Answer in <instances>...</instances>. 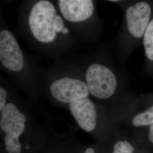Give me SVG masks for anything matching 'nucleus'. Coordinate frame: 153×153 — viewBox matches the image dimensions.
Instances as JSON below:
<instances>
[{
	"label": "nucleus",
	"instance_id": "2",
	"mask_svg": "<svg viewBox=\"0 0 153 153\" xmlns=\"http://www.w3.org/2000/svg\"><path fill=\"white\" fill-rule=\"evenodd\" d=\"M28 23L33 38L44 44L53 42L58 33L66 35L69 31L53 4L48 0H40L34 4L28 15Z\"/></svg>",
	"mask_w": 153,
	"mask_h": 153
},
{
	"label": "nucleus",
	"instance_id": "9",
	"mask_svg": "<svg viewBox=\"0 0 153 153\" xmlns=\"http://www.w3.org/2000/svg\"><path fill=\"white\" fill-rule=\"evenodd\" d=\"M57 4L62 17L71 23L85 21L95 11V4L91 0H60Z\"/></svg>",
	"mask_w": 153,
	"mask_h": 153
},
{
	"label": "nucleus",
	"instance_id": "1",
	"mask_svg": "<svg viewBox=\"0 0 153 153\" xmlns=\"http://www.w3.org/2000/svg\"><path fill=\"white\" fill-rule=\"evenodd\" d=\"M124 20L119 34V50L124 58L129 57L142 41L153 16V0L123 2Z\"/></svg>",
	"mask_w": 153,
	"mask_h": 153
},
{
	"label": "nucleus",
	"instance_id": "3",
	"mask_svg": "<svg viewBox=\"0 0 153 153\" xmlns=\"http://www.w3.org/2000/svg\"><path fill=\"white\" fill-rule=\"evenodd\" d=\"M85 82L90 94L100 100L113 98L120 87L116 72L109 65L100 62L93 63L88 67Z\"/></svg>",
	"mask_w": 153,
	"mask_h": 153
},
{
	"label": "nucleus",
	"instance_id": "7",
	"mask_svg": "<svg viewBox=\"0 0 153 153\" xmlns=\"http://www.w3.org/2000/svg\"><path fill=\"white\" fill-rule=\"evenodd\" d=\"M0 61L4 68L13 72L21 71L25 64L19 44L7 30H2L0 32Z\"/></svg>",
	"mask_w": 153,
	"mask_h": 153
},
{
	"label": "nucleus",
	"instance_id": "5",
	"mask_svg": "<svg viewBox=\"0 0 153 153\" xmlns=\"http://www.w3.org/2000/svg\"><path fill=\"white\" fill-rule=\"evenodd\" d=\"M126 109V122L133 131L153 126V92L133 95Z\"/></svg>",
	"mask_w": 153,
	"mask_h": 153
},
{
	"label": "nucleus",
	"instance_id": "12",
	"mask_svg": "<svg viewBox=\"0 0 153 153\" xmlns=\"http://www.w3.org/2000/svg\"><path fill=\"white\" fill-rule=\"evenodd\" d=\"M133 138L149 153H153V126L133 131Z\"/></svg>",
	"mask_w": 153,
	"mask_h": 153
},
{
	"label": "nucleus",
	"instance_id": "4",
	"mask_svg": "<svg viewBox=\"0 0 153 153\" xmlns=\"http://www.w3.org/2000/svg\"><path fill=\"white\" fill-rule=\"evenodd\" d=\"M26 117L12 103H7L1 111L0 128L5 133V145L8 153H21L19 138L25 131Z\"/></svg>",
	"mask_w": 153,
	"mask_h": 153
},
{
	"label": "nucleus",
	"instance_id": "11",
	"mask_svg": "<svg viewBox=\"0 0 153 153\" xmlns=\"http://www.w3.org/2000/svg\"><path fill=\"white\" fill-rule=\"evenodd\" d=\"M111 153H149L133 138L131 141L121 139L114 143Z\"/></svg>",
	"mask_w": 153,
	"mask_h": 153
},
{
	"label": "nucleus",
	"instance_id": "8",
	"mask_svg": "<svg viewBox=\"0 0 153 153\" xmlns=\"http://www.w3.org/2000/svg\"><path fill=\"white\" fill-rule=\"evenodd\" d=\"M69 107L71 115L82 130L90 132L95 129L98 111L95 104L88 97L72 102L69 104Z\"/></svg>",
	"mask_w": 153,
	"mask_h": 153
},
{
	"label": "nucleus",
	"instance_id": "10",
	"mask_svg": "<svg viewBox=\"0 0 153 153\" xmlns=\"http://www.w3.org/2000/svg\"><path fill=\"white\" fill-rule=\"evenodd\" d=\"M142 46L145 55L143 71L149 76H153V16L145 33Z\"/></svg>",
	"mask_w": 153,
	"mask_h": 153
},
{
	"label": "nucleus",
	"instance_id": "13",
	"mask_svg": "<svg viewBox=\"0 0 153 153\" xmlns=\"http://www.w3.org/2000/svg\"><path fill=\"white\" fill-rule=\"evenodd\" d=\"M7 91L4 88H0V111L4 108L6 105Z\"/></svg>",
	"mask_w": 153,
	"mask_h": 153
},
{
	"label": "nucleus",
	"instance_id": "14",
	"mask_svg": "<svg viewBox=\"0 0 153 153\" xmlns=\"http://www.w3.org/2000/svg\"><path fill=\"white\" fill-rule=\"evenodd\" d=\"M83 153H95L94 149L92 148H88Z\"/></svg>",
	"mask_w": 153,
	"mask_h": 153
},
{
	"label": "nucleus",
	"instance_id": "6",
	"mask_svg": "<svg viewBox=\"0 0 153 153\" xmlns=\"http://www.w3.org/2000/svg\"><path fill=\"white\" fill-rule=\"evenodd\" d=\"M49 90L56 100L69 104L76 100L88 98L90 95L85 81L68 76L55 79L51 83Z\"/></svg>",
	"mask_w": 153,
	"mask_h": 153
}]
</instances>
